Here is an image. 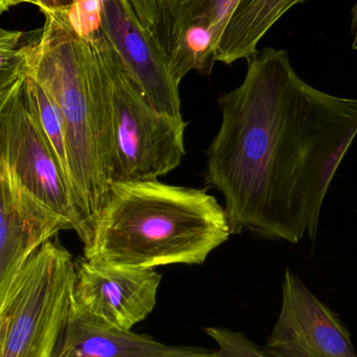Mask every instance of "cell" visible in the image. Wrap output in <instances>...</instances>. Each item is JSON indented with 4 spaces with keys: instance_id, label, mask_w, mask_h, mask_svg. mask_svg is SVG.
I'll list each match as a JSON object with an SVG mask.
<instances>
[{
    "instance_id": "7a4b0ae2",
    "label": "cell",
    "mask_w": 357,
    "mask_h": 357,
    "mask_svg": "<svg viewBox=\"0 0 357 357\" xmlns=\"http://www.w3.org/2000/svg\"><path fill=\"white\" fill-rule=\"evenodd\" d=\"M42 13L41 33L26 43L27 75L52 96L62 114L71 195L85 245L108 197L116 155L98 8Z\"/></svg>"
},
{
    "instance_id": "4fadbf2b",
    "label": "cell",
    "mask_w": 357,
    "mask_h": 357,
    "mask_svg": "<svg viewBox=\"0 0 357 357\" xmlns=\"http://www.w3.org/2000/svg\"><path fill=\"white\" fill-rule=\"evenodd\" d=\"M305 0H239L216 44L214 61L231 65L257 52L271 27Z\"/></svg>"
},
{
    "instance_id": "ac0fdd59",
    "label": "cell",
    "mask_w": 357,
    "mask_h": 357,
    "mask_svg": "<svg viewBox=\"0 0 357 357\" xmlns=\"http://www.w3.org/2000/svg\"><path fill=\"white\" fill-rule=\"evenodd\" d=\"M31 3L37 6L41 12H50L70 8L75 4V0H31Z\"/></svg>"
},
{
    "instance_id": "52a82bcc",
    "label": "cell",
    "mask_w": 357,
    "mask_h": 357,
    "mask_svg": "<svg viewBox=\"0 0 357 357\" xmlns=\"http://www.w3.org/2000/svg\"><path fill=\"white\" fill-rule=\"evenodd\" d=\"M262 349L271 357H357L339 316L289 268L278 319Z\"/></svg>"
},
{
    "instance_id": "e0dca14e",
    "label": "cell",
    "mask_w": 357,
    "mask_h": 357,
    "mask_svg": "<svg viewBox=\"0 0 357 357\" xmlns=\"http://www.w3.org/2000/svg\"><path fill=\"white\" fill-rule=\"evenodd\" d=\"M135 15L142 29L154 33L157 24L156 0H123Z\"/></svg>"
},
{
    "instance_id": "6da1fadb",
    "label": "cell",
    "mask_w": 357,
    "mask_h": 357,
    "mask_svg": "<svg viewBox=\"0 0 357 357\" xmlns=\"http://www.w3.org/2000/svg\"><path fill=\"white\" fill-rule=\"evenodd\" d=\"M247 60L243 83L218 98L222 123L207 150L206 182L224 197L232 234L314 241L357 136V98L304 82L285 50L264 48Z\"/></svg>"
},
{
    "instance_id": "30bf717a",
    "label": "cell",
    "mask_w": 357,
    "mask_h": 357,
    "mask_svg": "<svg viewBox=\"0 0 357 357\" xmlns=\"http://www.w3.org/2000/svg\"><path fill=\"white\" fill-rule=\"evenodd\" d=\"M98 18L148 102L159 112L183 119L178 86L153 33L142 29L123 0H98Z\"/></svg>"
},
{
    "instance_id": "7c38bea8",
    "label": "cell",
    "mask_w": 357,
    "mask_h": 357,
    "mask_svg": "<svg viewBox=\"0 0 357 357\" xmlns=\"http://www.w3.org/2000/svg\"><path fill=\"white\" fill-rule=\"evenodd\" d=\"M54 235L19 207L0 172V307L25 262Z\"/></svg>"
},
{
    "instance_id": "44dd1931",
    "label": "cell",
    "mask_w": 357,
    "mask_h": 357,
    "mask_svg": "<svg viewBox=\"0 0 357 357\" xmlns=\"http://www.w3.org/2000/svg\"><path fill=\"white\" fill-rule=\"evenodd\" d=\"M77 0H75V2H77Z\"/></svg>"
},
{
    "instance_id": "9a60e30c",
    "label": "cell",
    "mask_w": 357,
    "mask_h": 357,
    "mask_svg": "<svg viewBox=\"0 0 357 357\" xmlns=\"http://www.w3.org/2000/svg\"><path fill=\"white\" fill-rule=\"evenodd\" d=\"M23 33L0 27V105L27 77L26 43Z\"/></svg>"
},
{
    "instance_id": "3957f363",
    "label": "cell",
    "mask_w": 357,
    "mask_h": 357,
    "mask_svg": "<svg viewBox=\"0 0 357 357\" xmlns=\"http://www.w3.org/2000/svg\"><path fill=\"white\" fill-rule=\"evenodd\" d=\"M231 235L224 207L205 189L158 180L119 181L110 185L84 258L150 270L203 264Z\"/></svg>"
},
{
    "instance_id": "8992f818",
    "label": "cell",
    "mask_w": 357,
    "mask_h": 357,
    "mask_svg": "<svg viewBox=\"0 0 357 357\" xmlns=\"http://www.w3.org/2000/svg\"><path fill=\"white\" fill-rule=\"evenodd\" d=\"M100 45L114 125L113 182L157 180L167 175L186 154L187 123L159 112L148 102L100 23Z\"/></svg>"
},
{
    "instance_id": "2e32d148",
    "label": "cell",
    "mask_w": 357,
    "mask_h": 357,
    "mask_svg": "<svg viewBox=\"0 0 357 357\" xmlns=\"http://www.w3.org/2000/svg\"><path fill=\"white\" fill-rule=\"evenodd\" d=\"M204 331L218 344V357H271L245 333L214 326Z\"/></svg>"
},
{
    "instance_id": "5b68a950",
    "label": "cell",
    "mask_w": 357,
    "mask_h": 357,
    "mask_svg": "<svg viewBox=\"0 0 357 357\" xmlns=\"http://www.w3.org/2000/svg\"><path fill=\"white\" fill-rule=\"evenodd\" d=\"M75 261L47 241L29 258L0 307V357H50L73 303Z\"/></svg>"
},
{
    "instance_id": "d6986e66",
    "label": "cell",
    "mask_w": 357,
    "mask_h": 357,
    "mask_svg": "<svg viewBox=\"0 0 357 357\" xmlns=\"http://www.w3.org/2000/svg\"><path fill=\"white\" fill-rule=\"evenodd\" d=\"M350 33L352 36V48L357 50V0L351 8V22H350Z\"/></svg>"
},
{
    "instance_id": "ba28073f",
    "label": "cell",
    "mask_w": 357,
    "mask_h": 357,
    "mask_svg": "<svg viewBox=\"0 0 357 357\" xmlns=\"http://www.w3.org/2000/svg\"><path fill=\"white\" fill-rule=\"evenodd\" d=\"M239 0H156L153 36L167 56L169 73L180 86L192 70L209 75L214 52Z\"/></svg>"
},
{
    "instance_id": "ffe728a7",
    "label": "cell",
    "mask_w": 357,
    "mask_h": 357,
    "mask_svg": "<svg viewBox=\"0 0 357 357\" xmlns=\"http://www.w3.org/2000/svg\"><path fill=\"white\" fill-rule=\"evenodd\" d=\"M20 3H31V0H0V17L8 8Z\"/></svg>"
},
{
    "instance_id": "9c48e42d",
    "label": "cell",
    "mask_w": 357,
    "mask_h": 357,
    "mask_svg": "<svg viewBox=\"0 0 357 357\" xmlns=\"http://www.w3.org/2000/svg\"><path fill=\"white\" fill-rule=\"evenodd\" d=\"M162 276L150 268L75 261L73 302L98 318L132 331L154 310Z\"/></svg>"
},
{
    "instance_id": "277c9868",
    "label": "cell",
    "mask_w": 357,
    "mask_h": 357,
    "mask_svg": "<svg viewBox=\"0 0 357 357\" xmlns=\"http://www.w3.org/2000/svg\"><path fill=\"white\" fill-rule=\"evenodd\" d=\"M26 79V77H25ZM21 81L0 105V172L16 203L56 234H81L73 195Z\"/></svg>"
},
{
    "instance_id": "8fae6325",
    "label": "cell",
    "mask_w": 357,
    "mask_h": 357,
    "mask_svg": "<svg viewBox=\"0 0 357 357\" xmlns=\"http://www.w3.org/2000/svg\"><path fill=\"white\" fill-rule=\"evenodd\" d=\"M50 357H218V350L173 346L121 328L73 302Z\"/></svg>"
},
{
    "instance_id": "5bb4252c",
    "label": "cell",
    "mask_w": 357,
    "mask_h": 357,
    "mask_svg": "<svg viewBox=\"0 0 357 357\" xmlns=\"http://www.w3.org/2000/svg\"><path fill=\"white\" fill-rule=\"evenodd\" d=\"M24 88L27 100L33 108V112L37 115L42 131L58 160L63 175L66 178L67 184L70 189L66 138H65L64 123H63L60 109L58 108L52 96L29 75L25 79Z\"/></svg>"
}]
</instances>
